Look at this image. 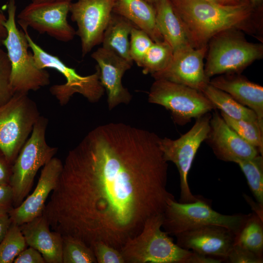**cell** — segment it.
Wrapping results in <instances>:
<instances>
[{
	"label": "cell",
	"mask_w": 263,
	"mask_h": 263,
	"mask_svg": "<svg viewBox=\"0 0 263 263\" xmlns=\"http://www.w3.org/2000/svg\"><path fill=\"white\" fill-rule=\"evenodd\" d=\"M6 19L4 15L0 11V45L3 44V42L7 35V30L4 25Z\"/></svg>",
	"instance_id": "obj_40"
},
{
	"label": "cell",
	"mask_w": 263,
	"mask_h": 263,
	"mask_svg": "<svg viewBox=\"0 0 263 263\" xmlns=\"http://www.w3.org/2000/svg\"><path fill=\"white\" fill-rule=\"evenodd\" d=\"M249 1L251 5L255 7L261 3L262 0H249Z\"/></svg>",
	"instance_id": "obj_44"
},
{
	"label": "cell",
	"mask_w": 263,
	"mask_h": 263,
	"mask_svg": "<svg viewBox=\"0 0 263 263\" xmlns=\"http://www.w3.org/2000/svg\"><path fill=\"white\" fill-rule=\"evenodd\" d=\"M29 47L31 48L36 65L40 69L52 68L58 71L66 78L63 84H56L50 88L61 106L66 105L75 94H79L89 101H98L104 94L105 89L99 79V70L95 66V72L90 75H79L75 69L64 64L57 56L50 54L36 43L28 32H25Z\"/></svg>",
	"instance_id": "obj_8"
},
{
	"label": "cell",
	"mask_w": 263,
	"mask_h": 263,
	"mask_svg": "<svg viewBox=\"0 0 263 263\" xmlns=\"http://www.w3.org/2000/svg\"><path fill=\"white\" fill-rule=\"evenodd\" d=\"M91 57L97 63L99 79L107 94L109 109L112 110L119 104L129 103L132 96L123 86L122 78L133 64L102 47L93 52Z\"/></svg>",
	"instance_id": "obj_17"
},
{
	"label": "cell",
	"mask_w": 263,
	"mask_h": 263,
	"mask_svg": "<svg viewBox=\"0 0 263 263\" xmlns=\"http://www.w3.org/2000/svg\"><path fill=\"white\" fill-rule=\"evenodd\" d=\"M153 5L157 30L173 52L188 46L196 47L175 13L170 0H160Z\"/></svg>",
	"instance_id": "obj_21"
},
{
	"label": "cell",
	"mask_w": 263,
	"mask_h": 263,
	"mask_svg": "<svg viewBox=\"0 0 263 263\" xmlns=\"http://www.w3.org/2000/svg\"><path fill=\"white\" fill-rule=\"evenodd\" d=\"M173 54L170 46L164 40L154 42L145 55L141 66L142 73L151 75L165 69Z\"/></svg>",
	"instance_id": "obj_26"
},
{
	"label": "cell",
	"mask_w": 263,
	"mask_h": 263,
	"mask_svg": "<svg viewBox=\"0 0 263 263\" xmlns=\"http://www.w3.org/2000/svg\"><path fill=\"white\" fill-rule=\"evenodd\" d=\"M250 214L225 215L213 210L207 203L198 198L189 203L170 200L163 213L162 228L169 235L181 232L207 225L226 227L237 235Z\"/></svg>",
	"instance_id": "obj_6"
},
{
	"label": "cell",
	"mask_w": 263,
	"mask_h": 263,
	"mask_svg": "<svg viewBox=\"0 0 263 263\" xmlns=\"http://www.w3.org/2000/svg\"><path fill=\"white\" fill-rule=\"evenodd\" d=\"M135 27L126 18L112 12L103 34L102 47L133 64L130 54L129 38L132 28Z\"/></svg>",
	"instance_id": "obj_23"
},
{
	"label": "cell",
	"mask_w": 263,
	"mask_h": 263,
	"mask_svg": "<svg viewBox=\"0 0 263 263\" xmlns=\"http://www.w3.org/2000/svg\"><path fill=\"white\" fill-rule=\"evenodd\" d=\"M205 141L217 158L225 162L237 163L261 154L256 148L243 139L227 124L216 109L211 114L209 132Z\"/></svg>",
	"instance_id": "obj_16"
},
{
	"label": "cell",
	"mask_w": 263,
	"mask_h": 263,
	"mask_svg": "<svg viewBox=\"0 0 263 263\" xmlns=\"http://www.w3.org/2000/svg\"><path fill=\"white\" fill-rule=\"evenodd\" d=\"M14 263H46L41 254L34 248L29 246L23 250L14 259Z\"/></svg>",
	"instance_id": "obj_35"
},
{
	"label": "cell",
	"mask_w": 263,
	"mask_h": 263,
	"mask_svg": "<svg viewBox=\"0 0 263 263\" xmlns=\"http://www.w3.org/2000/svg\"><path fill=\"white\" fill-rule=\"evenodd\" d=\"M223 261L221 259L192 251L191 254L186 259L185 263H220Z\"/></svg>",
	"instance_id": "obj_38"
},
{
	"label": "cell",
	"mask_w": 263,
	"mask_h": 263,
	"mask_svg": "<svg viewBox=\"0 0 263 263\" xmlns=\"http://www.w3.org/2000/svg\"><path fill=\"white\" fill-rule=\"evenodd\" d=\"M62 263H97V262L90 246L76 238L64 237Z\"/></svg>",
	"instance_id": "obj_30"
},
{
	"label": "cell",
	"mask_w": 263,
	"mask_h": 263,
	"mask_svg": "<svg viewBox=\"0 0 263 263\" xmlns=\"http://www.w3.org/2000/svg\"><path fill=\"white\" fill-rule=\"evenodd\" d=\"M33 3L48 2H72L73 0H31Z\"/></svg>",
	"instance_id": "obj_41"
},
{
	"label": "cell",
	"mask_w": 263,
	"mask_h": 263,
	"mask_svg": "<svg viewBox=\"0 0 263 263\" xmlns=\"http://www.w3.org/2000/svg\"><path fill=\"white\" fill-rule=\"evenodd\" d=\"M27 245L20 226L12 223L0 243V263H13Z\"/></svg>",
	"instance_id": "obj_28"
},
{
	"label": "cell",
	"mask_w": 263,
	"mask_h": 263,
	"mask_svg": "<svg viewBox=\"0 0 263 263\" xmlns=\"http://www.w3.org/2000/svg\"><path fill=\"white\" fill-rule=\"evenodd\" d=\"M238 244L263 257V219L256 213H250L239 232L236 235Z\"/></svg>",
	"instance_id": "obj_25"
},
{
	"label": "cell",
	"mask_w": 263,
	"mask_h": 263,
	"mask_svg": "<svg viewBox=\"0 0 263 263\" xmlns=\"http://www.w3.org/2000/svg\"><path fill=\"white\" fill-rule=\"evenodd\" d=\"M230 263H263V257L248 249L234 244L225 260Z\"/></svg>",
	"instance_id": "obj_34"
},
{
	"label": "cell",
	"mask_w": 263,
	"mask_h": 263,
	"mask_svg": "<svg viewBox=\"0 0 263 263\" xmlns=\"http://www.w3.org/2000/svg\"><path fill=\"white\" fill-rule=\"evenodd\" d=\"M115 0H77L70 4L71 20L76 23L83 56L102 43Z\"/></svg>",
	"instance_id": "obj_13"
},
{
	"label": "cell",
	"mask_w": 263,
	"mask_h": 263,
	"mask_svg": "<svg viewBox=\"0 0 263 263\" xmlns=\"http://www.w3.org/2000/svg\"><path fill=\"white\" fill-rule=\"evenodd\" d=\"M147 2L151 3V4H154V3L160 0H145Z\"/></svg>",
	"instance_id": "obj_45"
},
{
	"label": "cell",
	"mask_w": 263,
	"mask_h": 263,
	"mask_svg": "<svg viewBox=\"0 0 263 263\" xmlns=\"http://www.w3.org/2000/svg\"><path fill=\"white\" fill-rule=\"evenodd\" d=\"M209 83L254 111L263 129V87L261 85L238 74H223L210 79Z\"/></svg>",
	"instance_id": "obj_20"
},
{
	"label": "cell",
	"mask_w": 263,
	"mask_h": 263,
	"mask_svg": "<svg viewBox=\"0 0 263 263\" xmlns=\"http://www.w3.org/2000/svg\"><path fill=\"white\" fill-rule=\"evenodd\" d=\"M156 133L121 122L97 126L70 150L42 215L52 230L119 250L174 196Z\"/></svg>",
	"instance_id": "obj_1"
},
{
	"label": "cell",
	"mask_w": 263,
	"mask_h": 263,
	"mask_svg": "<svg viewBox=\"0 0 263 263\" xmlns=\"http://www.w3.org/2000/svg\"><path fill=\"white\" fill-rule=\"evenodd\" d=\"M19 226L27 245L39 251L46 263H62L63 237L51 229L43 215Z\"/></svg>",
	"instance_id": "obj_19"
},
{
	"label": "cell",
	"mask_w": 263,
	"mask_h": 263,
	"mask_svg": "<svg viewBox=\"0 0 263 263\" xmlns=\"http://www.w3.org/2000/svg\"><path fill=\"white\" fill-rule=\"evenodd\" d=\"M236 235L226 227L207 225L175 236L176 244L183 249L225 261L235 244Z\"/></svg>",
	"instance_id": "obj_15"
},
{
	"label": "cell",
	"mask_w": 263,
	"mask_h": 263,
	"mask_svg": "<svg viewBox=\"0 0 263 263\" xmlns=\"http://www.w3.org/2000/svg\"><path fill=\"white\" fill-rule=\"evenodd\" d=\"M232 5H237L243 3H250L249 0H227Z\"/></svg>",
	"instance_id": "obj_42"
},
{
	"label": "cell",
	"mask_w": 263,
	"mask_h": 263,
	"mask_svg": "<svg viewBox=\"0 0 263 263\" xmlns=\"http://www.w3.org/2000/svg\"><path fill=\"white\" fill-rule=\"evenodd\" d=\"M201 92L216 109L220 110L221 113L229 117L257 123L259 125L257 116L254 111L237 102L226 92L212 86L209 83Z\"/></svg>",
	"instance_id": "obj_24"
},
{
	"label": "cell",
	"mask_w": 263,
	"mask_h": 263,
	"mask_svg": "<svg viewBox=\"0 0 263 263\" xmlns=\"http://www.w3.org/2000/svg\"><path fill=\"white\" fill-rule=\"evenodd\" d=\"M62 164L59 159L54 157L43 167L33 192L9 212L12 223L20 225L42 215L47 200L57 185Z\"/></svg>",
	"instance_id": "obj_18"
},
{
	"label": "cell",
	"mask_w": 263,
	"mask_h": 263,
	"mask_svg": "<svg viewBox=\"0 0 263 263\" xmlns=\"http://www.w3.org/2000/svg\"><path fill=\"white\" fill-rule=\"evenodd\" d=\"M11 72L7 54L0 48V106L7 102L15 94L11 84Z\"/></svg>",
	"instance_id": "obj_32"
},
{
	"label": "cell",
	"mask_w": 263,
	"mask_h": 263,
	"mask_svg": "<svg viewBox=\"0 0 263 263\" xmlns=\"http://www.w3.org/2000/svg\"><path fill=\"white\" fill-rule=\"evenodd\" d=\"M207 45L188 46L173 52L169 65L163 70L151 75L154 79H163L183 84L197 90L209 83L206 75L204 58Z\"/></svg>",
	"instance_id": "obj_14"
},
{
	"label": "cell",
	"mask_w": 263,
	"mask_h": 263,
	"mask_svg": "<svg viewBox=\"0 0 263 263\" xmlns=\"http://www.w3.org/2000/svg\"><path fill=\"white\" fill-rule=\"evenodd\" d=\"M211 116L209 113L196 119L191 129L176 139L160 138L159 145L164 158L168 162L174 164L179 173V202H193L198 199L191 193L188 175L198 150L207 138Z\"/></svg>",
	"instance_id": "obj_11"
},
{
	"label": "cell",
	"mask_w": 263,
	"mask_h": 263,
	"mask_svg": "<svg viewBox=\"0 0 263 263\" xmlns=\"http://www.w3.org/2000/svg\"><path fill=\"white\" fill-rule=\"evenodd\" d=\"M196 47L223 32L244 25L254 7L250 3L222 5L205 0H170Z\"/></svg>",
	"instance_id": "obj_2"
},
{
	"label": "cell",
	"mask_w": 263,
	"mask_h": 263,
	"mask_svg": "<svg viewBox=\"0 0 263 263\" xmlns=\"http://www.w3.org/2000/svg\"><path fill=\"white\" fill-rule=\"evenodd\" d=\"M154 41L144 31L135 27L130 36V54L132 59L141 67L144 57Z\"/></svg>",
	"instance_id": "obj_31"
},
{
	"label": "cell",
	"mask_w": 263,
	"mask_h": 263,
	"mask_svg": "<svg viewBox=\"0 0 263 263\" xmlns=\"http://www.w3.org/2000/svg\"><path fill=\"white\" fill-rule=\"evenodd\" d=\"M148 101L165 107L174 123L179 125L216 109L201 91L163 79H155L149 93Z\"/></svg>",
	"instance_id": "obj_10"
},
{
	"label": "cell",
	"mask_w": 263,
	"mask_h": 263,
	"mask_svg": "<svg viewBox=\"0 0 263 263\" xmlns=\"http://www.w3.org/2000/svg\"><path fill=\"white\" fill-rule=\"evenodd\" d=\"M70 4L31 2L18 15V23L24 33L30 27L40 34L46 33L60 41H70L76 35V31L67 21Z\"/></svg>",
	"instance_id": "obj_12"
},
{
	"label": "cell",
	"mask_w": 263,
	"mask_h": 263,
	"mask_svg": "<svg viewBox=\"0 0 263 263\" xmlns=\"http://www.w3.org/2000/svg\"><path fill=\"white\" fill-rule=\"evenodd\" d=\"M231 30L211 38L205 67L206 75L209 79L218 75L238 74L263 56L261 44L249 42Z\"/></svg>",
	"instance_id": "obj_9"
},
{
	"label": "cell",
	"mask_w": 263,
	"mask_h": 263,
	"mask_svg": "<svg viewBox=\"0 0 263 263\" xmlns=\"http://www.w3.org/2000/svg\"><path fill=\"white\" fill-rule=\"evenodd\" d=\"M48 123L47 118L39 117L12 165L10 185L13 192L14 207L19 206L26 198L38 170L57 151L56 147L50 146L47 143Z\"/></svg>",
	"instance_id": "obj_5"
},
{
	"label": "cell",
	"mask_w": 263,
	"mask_h": 263,
	"mask_svg": "<svg viewBox=\"0 0 263 263\" xmlns=\"http://www.w3.org/2000/svg\"><path fill=\"white\" fill-rule=\"evenodd\" d=\"M227 124L243 139L256 148L263 155V130L257 123L229 117L221 112Z\"/></svg>",
	"instance_id": "obj_29"
},
{
	"label": "cell",
	"mask_w": 263,
	"mask_h": 263,
	"mask_svg": "<svg viewBox=\"0 0 263 263\" xmlns=\"http://www.w3.org/2000/svg\"><path fill=\"white\" fill-rule=\"evenodd\" d=\"M11 223L9 213L0 212V243L6 234Z\"/></svg>",
	"instance_id": "obj_39"
},
{
	"label": "cell",
	"mask_w": 263,
	"mask_h": 263,
	"mask_svg": "<svg viewBox=\"0 0 263 263\" xmlns=\"http://www.w3.org/2000/svg\"><path fill=\"white\" fill-rule=\"evenodd\" d=\"M12 165L0 150V185L10 184Z\"/></svg>",
	"instance_id": "obj_37"
},
{
	"label": "cell",
	"mask_w": 263,
	"mask_h": 263,
	"mask_svg": "<svg viewBox=\"0 0 263 263\" xmlns=\"http://www.w3.org/2000/svg\"><path fill=\"white\" fill-rule=\"evenodd\" d=\"M16 9L15 0H9L8 17L4 24L7 35L2 45L6 48L11 63V84L14 92L28 94L48 85L50 75L45 69L37 67L33 53L28 51L25 33L16 25Z\"/></svg>",
	"instance_id": "obj_3"
},
{
	"label": "cell",
	"mask_w": 263,
	"mask_h": 263,
	"mask_svg": "<svg viewBox=\"0 0 263 263\" xmlns=\"http://www.w3.org/2000/svg\"><path fill=\"white\" fill-rule=\"evenodd\" d=\"M163 213L145 222L140 232L120 249L125 263H185L192 251L183 249L162 230Z\"/></svg>",
	"instance_id": "obj_4"
},
{
	"label": "cell",
	"mask_w": 263,
	"mask_h": 263,
	"mask_svg": "<svg viewBox=\"0 0 263 263\" xmlns=\"http://www.w3.org/2000/svg\"><path fill=\"white\" fill-rule=\"evenodd\" d=\"M13 192L10 184L0 185V212H8L14 207Z\"/></svg>",
	"instance_id": "obj_36"
},
{
	"label": "cell",
	"mask_w": 263,
	"mask_h": 263,
	"mask_svg": "<svg viewBox=\"0 0 263 263\" xmlns=\"http://www.w3.org/2000/svg\"><path fill=\"white\" fill-rule=\"evenodd\" d=\"M91 248L97 263H125L120 251L104 243H94Z\"/></svg>",
	"instance_id": "obj_33"
},
{
	"label": "cell",
	"mask_w": 263,
	"mask_h": 263,
	"mask_svg": "<svg viewBox=\"0 0 263 263\" xmlns=\"http://www.w3.org/2000/svg\"><path fill=\"white\" fill-rule=\"evenodd\" d=\"M210 2L222 4V5H232L227 0H205Z\"/></svg>",
	"instance_id": "obj_43"
},
{
	"label": "cell",
	"mask_w": 263,
	"mask_h": 263,
	"mask_svg": "<svg viewBox=\"0 0 263 263\" xmlns=\"http://www.w3.org/2000/svg\"><path fill=\"white\" fill-rule=\"evenodd\" d=\"M40 116L37 104L27 93H15L0 106V150L12 164Z\"/></svg>",
	"instance_id": "obj_7"
},
{
	"label": "cell",
	"mask_w": 263,
	"mask_h": 263,
	"mask_svg": "<svg viewBox=\"0 0 263 263\" xmlns=\"http://www.w3.org/2000/svg\"><path fill=\"white\" fill-rule=\"evenodd\" d=\"M113 12L124 17L145 32L154 42L163 40L155 24L152 4L145 0H115Z\"/></svg>",
	"instance_id": "obj_22"
},
{
	"label": "cell",
	"mask_w": 263,
	"mask_h": 263,
	"mask_svg": "<svg viewBox=\"0 0 263 263\" xmlns=\"http://www.w3.org/2000/svg\"><path fill=\"white\" fill-rule=\"evenodd\" d=\"M236 164L244 173L257 203L263 207V155L258 154Z\"/></svg>",
	"instance_id": "obj_27"
}]
</instances>
